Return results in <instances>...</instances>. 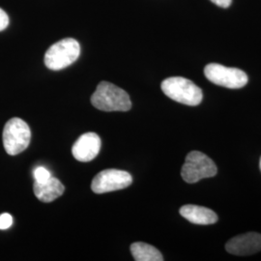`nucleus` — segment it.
I'll use <instances>...</instances> for the list:
<instances>
[{
    "label": "nucleus",
    "mask_w": 261,
    "mask_h": 261,
    "mask_svg": "<svg viewBox=\"0 0 261 261\" xmlns=\"http://www.w3.org/2000/svg\"><path fill=\"white\" fill-rule=\"evenodd\" d=\"M94 107L103 112H128L132 108L128 93L114 84L102 82L91 96Z\"/></svg>",
    "instance_id": "obj_1"
},
{
    "label": "nucleus",
    "mask_w": 261,
    "mask_h": 261,
    "mask_svg": "<svg viewBox=\"0 0 261 261\" xmlns=\"http://www.w3.org/2000/svg\"><path fill=\"white\" fill-rule=\"evenodd\" d=\"M162 90L168 98L187 106H197L203 99L202 90L192 81L182 76H172L162 83Z\"/></svg>",
    "instance_id": "obj_2"
},
{
    "label": "nucleus",
    "mask_w": 261,
    "mask_h": 261,
    "mask_svg": "<svg viewBox=\"0 0 261 261\" xmlns=\"http://www.w3.org/2000/svg\"><path fill=\"white\" fill-rule=\"evenodd\" d=\"M80 55V43L73 38H66L47 49L45 55V64L53 71H59L72 65Z\"/></svg>",
    "instance_id": "obj_3"
},
{
    "label": "nucleus",
    "mask_w": 261,
    "mask_h": 261,
    "mask_svg": "<svg viewBox=\"0 0 261 261\" xmlns=\"http://www.w3.org/2000/svg\"><path fill=\"white\" fill-rule=\"evenodd\" d=\"M217 171L214 162L207 155L199 151H192L187 155L181 176L187 183L193 184L203 178L214 177Z\"/></svg>",
    "instance_id": "obj_4"
},
{
    "label": "nucleus",
    "mask_w": 261,
    "mask_h": 261,
    "mask_svg": "<svg viewBox=\"0 0 261 261\" xmlns=\"http://www.w3.org/2000/svg\"><path fill=\"white\" fill-rule=\"evenodd\" d=\"M2 138L6 152L11 156H15L28 148L31 140V132L27 122L14 117L6 123Z\"/></svg>",
    "instance_id": "obj_5"
},
{
    "label": "nucleus",
    "mask_w": 261,
    "mask_h": 261,
    "mask_svg": "<svg viewBox=\"0 0 261 261\" xmlns=\"http://www.w3.org/2000/svg\"><path fill=\"white\" fill-rule=\"evenodd\" d=\"M204 75L211 83L230 89L242 88L248 84V75L242 70L217 63L206 66Z\"/></svg>",
    "instance_id": "obj_6"
},
{
    "label": "nucleus",
    "mask_w": 261,
    "mask_h": 261,
    "mask_svg": "<svg viewBox=\"0 0 261 261\" xmlns=\"http://www.w3.org/2000/svg\"><path fill=\"white\" fill-rule=\"evenodd\" d=\"M132 183L133 178L129 172L112 168L99 172L92 180L91 189L95 194L101 195L123 190L130 186Z\"/></svg>",
    "instance_id": "obj_7"
},
{
    "label": "nucleus",
    "mask_w": 261,
    "mask_h": 261,
    "mask_svg": "<svg viewBox=\"0 0 261 261\" xmlns=\"http://www.w3.org/2000/svg\"><path fill=\"white\" fill-rule=\"evenodd\" d=\"M101 144V139L97 134L85 133L77 139L73 145V156L80 162H90L99 154Z\"/></svg>",
    "instance_id": "obj_8"
},
{
    "label": "nucleus",
    "mask_w": 261,
    "mask_h": 261,
    "mask_svg": "<svg viewBox=\"0 0 261 261\" xmlns=\"http://www.w3.org/2000/svg\"><path fill=\"white\" fill-rule=\"evenodd\" d=\"M226 252L235 255H250L261 251V234L249 232L235 236L225 245Z\"/></svg>",
    "instance_id": "obj_9"
},
{
    "label": "nucleus",
    "mask_w": 261,
    "mask_h": 261,
    "mask_svg": "<svg viewBox=\"0 0 261 261\" xmlns=\"http://www.w3.org/2000/svg\"><path fill=\"white\" fill-rule=\"evenodd\" d=\"M179 212L184 219L192 224L207 225L218 222V216L214 211L202 206L184 205L180 208Z\"/></svg>",
    "instance_id": "obj_10"
},
{
    "label": "nucleus",
    "mask_w": 261,
    "mask_h": 261,
    "mask_svg": "<svg viewBox=\"0 0 261 261\" xmlns=\"http://www.w3.org/2000/svg\"><path fill=\"white\" fill-rule=\"evenodd\" d=\"M34 194L39 200L43 202H51L62 196L65 191L63 184L55 177H50L44 183H34Z\"/></svg>",
    "instance_id": "obj_11"
},
{
    "label": "nucleus",
    "mask_w": 261,
    "mask_h": 261,
    "mask_svg": "<svg viewBox=\"0 0 261 261\" xmlns=\"http://www.w3.org/2000/svg\"><path fill=\"white\" fill-rule=\"evenodd\" d=\"M130 252L137 261H163L162 253L155 247L143 242L134 243L130 245Z\"/></svg>",
    "instance_id": "obj_12"
},
{
    "label": "nucleus",
    "mask_w": 261,
    "mask_h": 261,
    "mask_svg": "<svg viewBox=\"0 0 261 261\" xmlns=\"http://www.w3.org/2000/svg\"><path fill=\"white\" fill-rule=\"evenodd\" d=\"M34 178H35V182L37 183H44L49 178L51 177L50 172L47 170V168H43V167H39L34 170Z\"/></svg>",
    "instance_id": "obj_13"
},
{
    "label": "nucleus",
    "mask_w": 261,
    "mask_h": 261,
    "mask_svg": "<svg viewBox=\"0 0 261 261\" xmlns=\"http://www.w3.org/2000/svg\"><path fill=\"white\" fill-rule=\"evenodd\" d=\"M13 224V217L8 213L0 215V229H7Z\"/></svg>",
    "instance_id": "obj_14"
},
{
    "label": "nucleus",
    "mask_w": 261,
    "mask_h": 261,
    "mask_svg": "<svg viewBox=\"0 0 261 261\" xmlns=\"http://www.w3.org/2000/svg\"><path fill=\"white\" fill-rule=\"evenodd\" d=\"M9 24L8 15L0 8V31L4 30Z\"/></svg>",
    "instance_id": "obj_15"
},
{
    "label": "nucleus",
    "mask_w": 261,
    "mask_h": 261,
    "mask_svg": "<svg viewBox=\"0 0 261 261\" xmlns=\"http://www.w3.org/2000/svg\"><path fill=\"white\" fill-rule=\"evenodd\" d=\"M216 5H218L219 7L222 8H227L230 6L232 0H211Z\"/></svg>",
    "instance_id": "obj_16"
},
{
    "label": "nucleus",
    "mask_w": 261,
    "mask_h": 261,
    "mask_svg": "<svg viewBox=\"0 0 261 261\" xmlns=\"http://www.w3.org/2000/svg\"><path fill=\"white\" fill-rule=\"evenodd\" d=\"M260 169H261V158H260Z\"/></svg>",
    "instance_id": "obj_17"
}]
</instances>
